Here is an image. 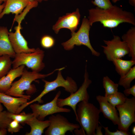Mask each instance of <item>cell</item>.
I'll list each match as a JSON object with an SVG mask.
<instances>
[{"instance_id":"33","label":"cell","mask_w":135,"mask_h":135,"mask_svg":"<svg viewBox=\"0 0 135 135\" xmlns=\"http://www.w3.org/2000/svg\"><path fill=\"white\" fill-rule=\"evenodd\" d=\"M102 126H98L96 128L95 130V135H102Z\"/></svg>"},{"instance_id":"8","label":"cell","mask_w":135,"mask_h":135,"mask_svg":"<svg viewBox=\"0 0 135 135\" xmlns=\"http://www.w3.org/2000/svg\"><path fill=\"white\" fill-rule=\"evenodd\" d=\"M116 107L119 112L118 130L129 132L130 127L135 122V97L127 98L123 104Z\"/></svg>"},{"instance_id":"12","label":"cell","mask_w":135,"mask_h":135,"mask_svg":"<svg viewBox=\"0 0 135 135\" xmlns=\"http://www.w3.org/2000/svg\"><path fill=\"white\" fill-rule=\"evenodd\" d=\"M80 15L78 8L72 12L66 13L60 17L54 24L52 29L56 34L58 33L60 30L63 28L68 29L71 33L74 32L77 29L80 20Z\"/></svg>"},{"instance_id":"35","label":"cell","mask_w":135,"mask_h":135,"mask_svg":"<svg viewBox=\"0 0 135 135\" xmlns=\"http://www.w3.org/2000/svg\"><path fill=\"white\" fill-rule=\"evenodd\" d=\"M2 2H3L0 1V14L2 12L5 5V2L2 3Z\"/></svg>"},{"instance_id":"10","label":"cell","mask_w":135,"mask_h":135,"mask_svg":"<svg viewBox=\"0 0 135 135\" xmlns=\"http://www.w3.org/2000/svg\"><path fill=\"white\" fill-rule=\"evenodd\" d=\"M103 41L106 46H101L107 60L109 61L121 58L129 53L127 45L118 36L114 35L111 40H104Z\"/></svg>"},{"instance_id":"23","label":"cell","mask_w":135,"mask_h":135,"mask_svg":"<svg viewBox=\"0 0 135 135\" xmlns=\"http://www.w3.org/2000/svg\"><path fill=\"white\" fill-rule=\"evenodd\" d=\"M105 97L108 101L115 107L123 104L127 98L124 94L118 92Z\"/></svg>"},{"instance_id":"18","label":"cell","mask_w":135,"mask_h":135,"mask_svg":"<svg viewBox=\"0 0 135 135\" xmlns=\"http://www.w3.org/2000/svg\"><path fill=\"white\" fill-rule=\"evenodd\" d=\"M8 33L6 27L0 26V56L8 55L14 58L16 54L10 41Z\"/></svg>"},{"instance_id":"31","label":"cell","mask_w":135,"mask_h":135,"mask_svg":"<svg viewBox=\"0 0 135 135\" xmlns=\"http://www.w3.org/2000/svg\"><path fill=\"white\" fill-rule=\"evenodd\" d=\"M105 130V135H131L129 132H126L118 130H117L115 132H112L108 129V127L102 126Z\"/></svg>"},{"instance_id":"28","label":"cell","mask_w":135,"mask_h":135,"mask_svg":"<svg viewBox=\"0 0 135 135\" xmlns=\"http://www.w3.org/2000/svg\"><path fill=\"white\" fill-rule=\"evenodd\" d=\"M55 42L54 39L52 36L48 35H45L41 38L40 43L43 48L48 49L54 46Z\"/></svg>"},{"instance_id":"37","label":"cell","mask_w":135,"mask_h":135,"mask_svg":"<svg viewBox=\"0 0 135 135\" xmlns=\"http://www.w3.org/2000/svg\"><path fill=\"white\" fill-rule=\"evenodd\" d=\"M132 133L134 135H135V126H134L132 129Z\"/></svg>"},{"instance_id":"17","label":"cell","mask_w":135,"mask_h":135,"mask_svg":"<svg viewBox=\"0 0 135 135\" xmlns=\"http://www.w3.org/2000/svg\"><path fill=\"white\" fill-rule=\"evenodd\" d=\"M25 66L22 65L15 69H11L7 74L0 79V92L5 93L10 88L14 80L21 76Z\"/></svg>"},{"instance_id":"7","label":"cell","mask_w":135,"mask_h":135,"mask_svg":"<svg viewBox=\"0 0 135 135\" xmlns=\"http://www.w3.org/2000/svg\"><path fill=\"white\" fill-rule=\"evenodd\" d=\"M84 80L81 86L75 92L71 94L68 97L64 98H58L57 104L59 106L63 108L65 106L70 107L77 116L76 106L82 101H88L90 96L87 90L88 88L91 84L92 81L89 78V75L86 66L84 76Z\"/></svg>"},{"instance_id":"9","label":"cell","mask_w":135,"mask_h":135,"mask_svg":"<svg viewBox=\"0 0 135 135\" xmlns=\"http://www.w3.org/2000/svg\"><path fill=\"white\" fill-rule=\"evenodd\" d=\"M48 120L50 124L45 132L46 135H65L67 132H72L80 127L79 124L70 122L66 118L59 114H52Z\"/></svg>"},{"instance_id":"1","label":"cell","mask_w":135,"mask_h":135,"mask_svg":"<svg viewBox=\"0 0 135 135\" xmlns=\"http://www.w3.org/2000/svg\"><path fill=\"white\" fill-rule=\"evenodd\" d=\"M88 14V19L91 26L97 22H100L104 27L110 28L123 23L135 25L134 14L116 5L106 9L96 6L89 9Z\"/></svg>"},{"instance_id":"20","label":"cell","mask_w":135,"mask_h":135,"mask_svg":"<svg viewBox=\"0 0 135 135\" xmlns=\"http://www.w3.org/2000/svg\"><path fill=\"white\" fill-rule=\"evenodd\" d=\"M122 41L127 45L129 50V56L135 60V27H132L122 37Z\"/></svg>"},{"instance_id":"6","label":"cell","mask_w":135,"mask_h":135,"mask_svg":"<svg viewBox=\"0 0 135 135\" xmlns=\"http://www.w3.org/2000/svg\"><path fill=\"white\" fill-rule=\"evenodd\" d=\"M44 56V51L39 48L33 52L16 54L12 61V68L24 65L32 71L39 72L45 66L43 62Z\"/></svg>"},{"instance_id":"5","label":"cell","mask_w":135,"mask_h":135,"mask_svg":"<svg viewBox=\"0 0 135 135\" xmlns=\"http://www.w3.org/2000/svg\"><path fill=\"white\" fill-rule=\"evenodd\" d=\"M91 26L88 18H84L78 31L71 33V38L62 44L64 49L70 50H72L75 46L84 45L90 50L92 55L97 57L99 56L100 53L93 48L90 42L89 35Z\"/></svg>"},{"instance_id":"2","label":"cell","mask_w":135,"mask_h":135,"mask_svg":"<svg viewBox=\"0 0 135 135\" xmlns=\"http://www.w3.org/2000/svg\"><path fill=\"white\" fill-rule=\"evenodd\" d=\"M62 68L55 69L48 74H42L39 72L29 71L24 68L20 78L13 82L9 90L5 93L8 95L15 97L25 98L28 100L31 97L29 94L35 92L36 89L32 82L38 79H43L51 75L55 71L62 69Z\"/></svg>"},{"instance_id":"36","label":"cell","mask_w":135,"mask_h":135,"mask_svg":"<svg viewBox=\"0 0 135 135\" xmlns=\"http://www.w3.org/2000/svg\"><path fill=\"white\" fill-rule=\"evenodd\" d=\"M7 129H0V135H5L7 134Z\"/></svg>"},{"instance_id":"22","label":"cell","mask_w":135,"mask_h":135,"mask_svg":"<svg viewBox=\"0 0 135 135\" xmlns=\"http://www.w3.org/2000/svg\"><path fill=\"white\" fill-rule=\"evenodd\" d=\"M11 57L8 55L0 56V79L6 76L12 66Z\"/></svg>"},{"instance_id":"40","label":"cell","mask_w":135,"mask_h":135,"mask_svg":"<svg viewBox=\"0 0 135 135\" xmlns=\"http://www.w3.org/2000/svg\"><path fill=\"white\" fill-rule=\"evenodd\" d=\"M0 1H2L4 2H5L6 1V0H0Z\"/></svg>"},{"instance_id":"32","label":"cell","mask_w":135,"mask_h":135,"mask_svg":"<svg viewBox=\"0 0 135 135\" xmlns=\"http://www.w3.org/2000/svg\"><path fill=\"white\" fill-rule=\"evenodd\" d=\"M124 93L126 96L131 94L135 97V85H134L131 87L125 89L124 90Z\"/></svg>"},{"instance_id":"34","label":"cell","mask_w":135,"mask_h":135,"mask_svg":"<svg viewBox=\"0 0 135 135\" xmlns=\"http://www.w3.org/2000/svg\"><path fill=\"white\" fill-rule=\"evenodd\" d=\"M120 0H112V2L115 3ZM129 3L132 6L135 7V0H129Z\"/></svg>"},{"instance_id":"26","label":"cell","mask_w":135,"mask_h":135,"mask_svg":"<svg viewBox=\"0 0 135 135\" xmlns=\"http://www.w3.org/2000/svg\"><path fill=\"white\" fill-rule=\"evenodd\" d=\"M34 116L32 113L26 114L24 112L18 114L10 113V116L12 120H16L22 125L26 124V122Z\"/></svg>"},{"instance_id":"24","label":"cell","mask_w":135,"mask_h":135,"mask_svg":"<svg viewBox=\"0 0 135 135\" xmlns=\"http://www.w3.org/2000/svg\"><path fill=\"white\" fill-rule=\"evenodd\" d=\"M103 85L105 90V96L117 92L119 85L115 83L107 76L103 78Z\"/></svg>"},{"instance_id":"39","label":"cell","mask_w":135,"mask_h":135,"mask_svg":"<svg viewBox=\"0 0 135 135\" xmlns=\"http://www.w3.org/2000/svg\"><path fill=\"white\" fill-rule=\"evenodd\" d=\"M48 0H35V1H36L37 2H41L42 1H47Z\"/></svg>"},{"instance_id":"30","label":"cell","mask_w":135,"mask_h":135,"mask_svg":"<svg viewBox=\"0 0 135 135\" xmlns=\"http://www.w3.org/2000/svg\"><path fill=\"white\" fill-rule=\"evenodd\" d=\"M91 2L96 7L103 9L109 8L112 6L110 0H94Z\"/></svg>"},{"instance_id":"19","label":"cell","mask_w":135,"mask_h":135,"mask_svg":"<svg viewBox=\"0 0 135 135\" xmlns=\"http://www.w3.org/2000/svg\"><path fill=\"white\" fill-rule=\"evenodd\" d=\"M26 124L30 126V130L29 132H27L26 135H41L44 130L49 126L50 122L49 120H41L34 116Z\"/></svg>"},{"instance_id":"14","label":"cell","mask_w":135,"mask_h":135,"mask_svg":"<svg viewBox=\"0 0 135 135\" xmlns=\"http://www.w3.org/2000/svg\"><path fill=\"white\" fill-rule=\"evenodd\" d=\"M96 99L99 104L100 111L104 117L111 120L114 125H118L119 114L116 107L108 101L104 96L98 95Z\"/></svg>"},{"instance_id":"38","label":"cell","mask_w":135,"mask_h":135,"mask_svg":"<svg viewBox=\"0 0 135 135\" xmlns=\"http://www.w3.org/2000/svg\"><path fill=\"white\" fill-rule=\"evenodd\" d=\"M3 109V107L1 104V103L0 102V112L2 111Z\"/></svg>"},{"instance_id":"4","label":"cell","mask_w":135,"mask_h":135,"mask_svg":"<svg viewBox=\"0 0 135 135\" xmlns=\"http://www.w3.org/2000/svg\"><path fill=\"white\" fill-rule=\"evenodd\" d=\"M58 70L57 76L53 81L50 82L42 79V80L44 83L43 90L36 97L22 105L21 108L23 110L28 105L36 102L39 103H43V101L42 98L45 95L50 92L55 90L60 87L64 88L66 91L70 94L78 90V86L76 82L71 78L68 76L65 79L62 74L61 70Z\"/></svg>"},{"instance_id":"41","label":"cell","mask_w":135,"mask_h":135,"mask_svg":"<svg viewBox=\"0 0 135 135\" xmlns=\"http://www.w3.org/2000/svg\"><path fill=\"white\" fill-rule=\"evenodd\" d=\"M29 0L31 2L35 1V0Z\"/></svg>"},{"instance_id":"11","label":"cell","mask_w":135,"mask_h":135,"mask_svg":"<svg viewBox=\"0 0 135 135\" xmlns=\"http://www.w3.org/2000/svg\"><path fill=\"white\" fill-rule=\"evenodd\" d=\"M61 94V91H58L52 101L46 104L40 105L38 103L30 104V107L34 116L39 120H44L49 115L58 112H70V109L60 107L57 104V99Z\"/></svg>"},{"instance_id":"27","label":"cell","mask_w":135,"mask_h":135,"mask_svg":"<svg viewBox=\"0 0 135 135\" xmlns=\"http://www.w3.org/2000/svg\"><path fill=\"white\" fill-rule=\"evenodd\" d=\"M10 113L8 111L0 112V129H7L8 124L12 120L10 116Z\"/></svg>"},{"instance_id":"21","label":"cell","mask_w":135,"mask_h":135,"mask_svg":"<svg viewBox=\"0 0 135 135\" xmlns=\"http://www.w3.org/2000/svg\"><path fill=\"white\" fill-rule=\"evenodd\" d=\"M112 62L115 66L116 72L120 76L126 74L135 64V60H126L121 58L114 59Z\"/></svg>"},{"instance_id":"16","label":"cell","mask_w":135,"mask_h":135,"mask_svg":"<svg viewBox=\"0 0 135 135\" xmlns=\"http://www.w3.org/2000/svg\"><path fill=\"white\" fill-rule=\"evenodd\" d=\"M31 2L29 0H6L4 7L0 14V19L10 13L18 15Z\"/></svg>"},{"instance_id":"3","label":"cell","mask_w":135,"mask_h":135,"mask_svg":"<svg viewBox=\"0 0 135 135\" xmlns=\"http://www.w3.org/2000/svg\"><path fill=\"white\" fill-rule=\"evenodd\" d=\"M78 106L76 120L86 135H95L96 129L100 123L99 109L88 101L80 102Z\"/></svg>"},{"instance_id":"13","label":"cell","mask_w":135,"mask_h":135,"mask_svg":"<svg viewBox=\"0 0 135 135\" xmlns=\"http://www.w3.org/2000/svg\"><path fill=\"white\" fill-rule=\"evenodd\" d=\"M21 22H18V24L15 28L14 32H9V38L12 46L16 54L33 52L36 49L29 48L27 41L21 33Z\"/></svg>"},{"instance_id":"15","label":"cell","mask_w":135,"mask_h":135,"mask_svg":"<svg viewBox=\"0 0 135 135\" xmlns=\"http://www.w3.org/2000/svg\"><path fill=\"white\" fill-rule=\"evenodd\" d=\"M28 100L23 97H13L4 93L0 92V102L10 113L16 114L20 107L27 102Z\"/></svg>"},{"instance_id":"29","label":"cell","mask_w":135,"mask_h":135,"mask_svg":"<svg viewBox=\"0 0 135 135\" xmlns=\"http://www.w3.org/2000/svg\"><path fill=\"white\" fill-rule=\"evenodd\" d=\"M23 128L21 124L16 120H12L9 124L7 128L8 132L12 134L19 132Z\"/></svg>"},{"instance_id":"25","label":"cell","mask_w":135,"mask_h":135,"mask_svg":"<svg viewBox=\"0 0 135 135\" xmlns=\"http://www.w3.org/2000/svg\"><path fill=\"white\" fill-rule=\"evenodd\" d=\"M135 78V66L132 67L129 71L123 76H120L118 82L119 85L124 89L130 87L132 81Z\"/></svg>"}]
</instances>
